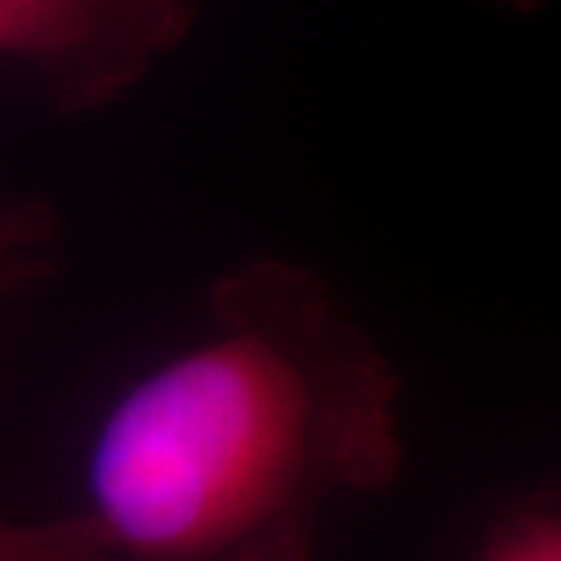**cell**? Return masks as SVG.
Here are the masks:
<instances>
[{
  "mask_svg": "<svg viewBox=\"0 0 561 561\" xmlns=\"http://www.w3.org/2000/svg\"><path fill=\"white\" fill-rule=\"evenodd\" d=\"M205 0H0V62L37 77L62 117H95L183 48Z\"/></svg>",
  "mask_w": 561,
  "mask_h": 561,
  "instance_id": "cell-2",
  "label": "cell"
},
{
  "mask_svg": "<svg viewBox=\"0 0 561 561\" xmlns=\"http://www.w3.org/2000/svg\"><path fill=\"white\" fill-rule=\"evenodd\" d=\"M0 561H103L84 511L48 522L0 518Z\"/></svg>",
  "mask_w": 561,
  "mask_h": 561,
  "instance_id": "cell-5",
  "label": "cell"
},
{
  "mask_svg": "<svg viewBox=\"0 0 561 561\" xmlns=\"http://www.w3.org/2000/svg\"><path fill=\"white\" fill-rule=\"evenodd\" d=\"M62 216L41 197L0 201V302L22 296L59 266Z\"/></svg>",
  "mask_w": 561,
  "mask_h": 561,
  "instance_id": "cell-3",
  "label": "cell"
},
{
  "mask_svg": "<svg viewBox=\"0 0 561 561\" xmlns=\"http://www.w3.org/2000/svg\"><path fill=\"white\" fill-rule=\"evenodd\" d=\"M401 379L340 296L260 255L211 280L205 332L95 426L103 561H313L332 500L401 474Z\"/></svg>",
  "mask_w": 561,
  "mask_h": 561,
  "instance_id": "cell-1",
  "label": "cell"
},
{
  "mask_svg": "<svg viewBox=\"0 0 561 561\" xmlns=\"http://www.w3.org/2000/svg\"><path fill=\"white\" fill-rule=\"evenodd\" d=\"M478 561H561V489L511 503L489 525Z\"/></svg>",
  "mask_w": 561,
  "mask_h": 561,
  "instance_id": "cell-4",
  "label": "cell"
},
{
  "mask_svg": "<svg viewBox=\"0 0 561 561\" xmlns=\"http://www.w3.org/2000/svg\"><path fill=\"white\" fill-rule=\"evenodd\" d=\"M503 4H518V8H533L536 0H503Z\"/></svg>",
  "mask_w": 561,
  "mask_h": 561,
  "instance_id": "cell-6",
  "label": "cell"
}]
</instances>
